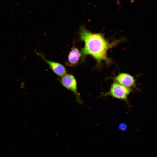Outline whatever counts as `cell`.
Segmentation results:
<instances>
[{
	"label": "cell",
	"mask_w": 157,
	"mask_h": 157,
	"mask_svg": "<svg viewBox=\"0 0 157 157\" xmlns=\"http://www.w3.org/2000/svg\"><path fill=\"white\" fill-rule=\"evenodd\" d=\"M79 37L85 43L81 51V60L83 61L87 55H90L96 60L97 67L100 66L102 61L108 65L112 63V60L107 56V51L123 41L120 39L109 42L106 40L103 34L92 33L83 26L80 28Z\"/></svg>",
	"instance_id": "cell-1"
},
{
	"label": "cell",
	"mask_w": 157,
	"mask_h": 157,
	"mask_svg": "<svg viewBox=\"0 0 157 157\" xmlns=\"http://www.w3.org/2000/svg\"><path fill=\"white\" fill-rule=\"evenodd\" d=\"M132 91L131 88L124 87L115 81L112 83L109 91L102 94L100 97L111 96L115 98L125 101L129 105L127 97Z\"/></svg>",
	"instance_id": "cell-2"
},
{
	"label": "cell",
	"mask_w": 157,
	"mask_h": 157,
	"mask_svg": "<svg viewBox=\"0 0 157 157\" xmlns=\"http://www.w3.org/2000/svg\"><path fill=\"white\" fill-rule=\"evenodd\" d=\"M61 77L60 82L63 85L73 92L75 95L77 101L81 103L82 101L78 93L77 82L74 77L71 74H66Z\"/></svg>",
	"instance_id": "cell-3"
},
{
	"label": "cell",
	"mask_w": 157,
	"mask_h": 157,
	"mask_svg": "<svg viewBox=\"0 0 157 157\" xmlns=\"http://www.w3.org/2000/svg\"><path fill=\"white\" fill-rule=\"evenodd\" d=\"M114 79L115 82L127 88L133 87L138 89L136 87L134 78L126 73H121L115 77Z\"/></svg>",
	"instance_id": "cell-4"
},
{
	"label": "cell",
	"mask_w": 157,
	"mask_h": 157,
	"mask_svg": "<svg viewBox=\"0 0 157 157\" xmlns=\"http://www.w3.org/2000/svg\"><path fill=\"white\" fill-rule=\"evenodd\" d=\"M38 55L49 65L53 72L58 76L62 77L66 74L65 67L61 64L57 62L51 61L47 59L42 54L37 53Z\"/></svg>",
	"instance_id": "cell-5"
},
{
	"label": "cell",
	"mask_w": 157,
	"mask_h": 157,
	"mask_svg": "<svg viewBox=\"0 0 157 157\" xmlns=\"http://www.w3.org/2000/svg\"><path fill=\"white\" fill-rule=\"evenodd\" d=\"M81 54L78 49L73 46L69 53L66 65L69 66H74L78 63Z\"/></svg>",
	"instance_id": "cell-6"
},
{
	"label": "cell",
	"mask_w": 157,
	"mask_h": 157,
	"mask_svg": "<svg viewBox=\"0 0 157 157\" xmlns=\"http://www.w3.org/2000/svg\"><path fill=\"white\" fill-rule=\"evenodd\" d=\"M126 126L125 124H120L119 126V128L120 129L124 130L126 129Z\"/></svg>",
	"instance_id": "cell-7"
}]
</instances>
